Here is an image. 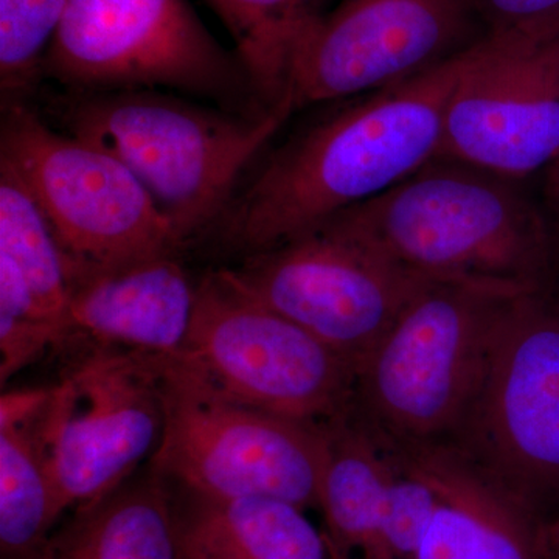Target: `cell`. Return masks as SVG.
<instances>
[{"mask_svg": "<svg viewBox=\"0 0 559 559\" xmlns=\"http://www.w3.org/2000/svg\"><path fill=\"white\" fill-rule=\"evenodd\" d=\"M70 0H0L2 103L27 102Z\"/></svg>", "mask_w": 559, "mask_h": 559, "instance_id": "cell-22", "label": "cell"}, {"mask_svg": "<svg viewBox=\"0 0 559 559\" xmlns=\"http://www.w3.org/2000/svg\"><path fill=\"white\" fill-rule=\"evenodd\" d=\"M473 47L415 79L347 98L290 135L238 189L201 245L234 261L263 252L436 160L444 110Z\"/></svg>", "mask_w": 559, "mask_h": 559, "instance_id": "cell-1", "label": "cell"}, {"mask_svg": "<svg viewBox=\"0 0 559 559\" xmlns=\"http://www.w3.org/2000/svg\"><path fill=\"white\" fill-rule=\"evenodd\" d=\"M377 440L436 491V511L417 559H554L547 521L457 448L444 441Z\"/></svg>", "mask_w": 559, "mask_h": 559, "instance_id": "cell-14", "label": "cell"}, {"mask_svg": "<svg viewBox=\"0 0 559 559\" xmlns=\"http://www.w3.org/2000/svg\"><path fill=\"white\" fill-rule=\"evenodd\" d=\"M43 80L68 91L170 90L235 112H278L189 0H70Z\"/></svg>", "mask_w": 559, "mask_h": 559, "instance_id": "cell-6", "label": "cell"}, {"mask_svg": "<svg viewBox=\"0 0 559 559\" xmlns=\"http://www.w3.org/2000/svg\"><path fill=\"white\" fill-rule=\"evenodd\" d=\"M473 5L487 36L559 35V0H473Z\"/></svg>", "mask_w": 559, "mask_h": 559, "instance_id": "cell-25", "label": "cell"}, {"mask_svg": "<svg viewBox=\"0 0 559 559\" xmlns=\"http://www.w3.org/2000/svg\"><path fill=\"white\" fill-rule=\"evenodd\" d=\"M164 399V436L150 465L176 488L204 498H274L319 509L330 426L231 400L180 356L165 364Z\"/></svg>", "mask_w": 559, "mask_h": 559, "instance_id": "cell-7", "label": "cell"}, {"mask_svg": "<svg viewBox=\"0 0 559 559\" xmlns=\"http://www.w3.org/2000/svg\"><path fill=\"white\" fill-rule=\"evenodd\" d=\"M487 36L473 0H336L290 58V116L415 79Z\"/></svg>", "mask_w": 559, "mask_h": 559, "instance_id": "cell-12", "label": "cell"}, {"mask_svg": "<svg viewBox=\"0 0 559 559\" xmlns=\"http://www.w3.org/2000/svg\"><path fill=\"white\" fill-rule=\"evenodd\" d=\"M516 297L430 282L356 367L348 418L389 443L450 440Z\"/></svg>", "mask_w": 559, "mask_h": 559, "instance_id": "cell-4", "label": "cell"}, {"mask_svg": "<svg viewBox=\"0 0 559 559\" xmlns=\"http://www.w3.org/2000/svg\"><path fill=\"white\" fill-rule=\"evenodd\" d=\"M0 255L7 257L16 266L39 310L62 331L69 305L64 259L31 191L16 173L2 162Z\"/></svg>", "mask_w": 559, "mask_h": 559, "instance_id": "cell-21", "label": "cell"}, {"mask_svg": "<svg viewBox=\"0 0 559 559\" xmlns=\"http://www.w3.org/2000/svg\"><path fill=\"white\" fill-rule=\"evenodd\" d=\"M175 491L183 559H329L325 536L294 503Z\"/></svg>", "mask_w": 559, "mask_h": 559, "instance_id": "cell-17", "label": "cell"}, {"mask_svg": "<svg viewBox=\"0 0 559 559\" xmlns=\"http://www.w3.org/2000/svg\"><path fill=\"white\" fill-rule=\"evenodd\" d=\"M0 162L36 201L70 283L186 246L150 191L112 154L58 130L27 102L2 103Z\"/></svg>", "mask_w": 559, "mask_h": 559, "instance_id": "cell-5", "label": "cell"}, {"mask_svg": "<svg viewBox=\"0 0 559 559\" xmlns=\"http://www.w3.org/2000/svg\"><path fill=\"white\" fill-rule=\"evenodd\" d=\"M546 532L551 558L559 559V511L547 521Z\"/></svg>", "mask_w": 559, "mask_h": 559, "instance_id": "cell-27", "label": "cell"}, {"mask_svg": "<svg viewBox=\"0 0 559 559\" xmlns=\"http://www.w3.org/2000/svg\"><path fill=\"white\" fill-rule=\"evenodd\" d=\"M390 460L384 447L353 419L329 428V455L319 492L330 559H362L384 498Z\"/></svg>", "mask_w": 559, "mask_h": 559, "instance_id": "cell-19", "label": "cell"}, {"mask_svg": "<svg viewBox=\"0 0 559 559\" xmlns=\"http://www.w3.org/2000/svg\"><path fill=\"white\" fill-rule=\"evenodd\" d=\"M72 511L35 559H183L175 487L150 462Z\"/></svg>", "mask_w": 559, "mask_h": 559, "instance_id": "cell-16", "label": "cell"}, {"mask_svg": "<svg viewBox=\"0 0 559 559\" xmlns=\"http://www.w3.org/2000/svg\"><path fill=\"white\" fill-rule=\"evenodd\" d=\"M546 200L555 215L559 213V159L546 171Z\"/></svg>", "mask_w": 559, "mask_h": 559, "instance_id": "cell-26", "label": "cell"}, {"mask_svg": "<svg viewBox=\"0 0 559 559\" xmlns=\"http://www.w3.org/2000/svg\"><path fill=\"white\" fill-rule=\"evenodd\" d=\"M557 218H558V223H559V213H557Z\"/></svg>", "mask_w": 559, "mask_h": 559, "instance_id": "cell-28", "label": "cell"}, {"mask_svg": "<svg viewBox=\"0 0 559 559\" xmlns=\"http://www.w3.org/2000/svg\"><path fill=\"white\" fill-rule=\"evenodd\" d=\"M384 450L390 460L388 484L377 528L362 559H417L436 511V491L399 455L388 447Z\"/></svg>", "mask_w": 559, "mask_h": 559, "instance_id": "cell-23", "label": "cell"}, {"mask_svg": "<svg viewBox=\"0 0 559 559\" xmlns=\"http://www.w3.org/2000/svg\"><path fill=\"white\" fill-rule=\"evenodd\" d=\"M179 356L224 395L278 417L331 426L352 412L356 367L242 289L223 266L198 278Z\"/></svg>", "mask_w": 559, "mask_h": 559, "instance_id": "cell-8", "label": "cell"}, {"mask_svg": "<svg viewBox=\"0 0 559 559\" xmlns=\"http://www.w3.org/2000/svg\"><path fill=\"white\" fill-rule=\"evenodd\" d=\"M223 267L355 367L430 283L390 260L341 215Z\"/></svg>", "mask_w": 559, "mask_h": 559, "instance_id": "cell-11", "label": "cell"}, {"mask_svg": "<svg viewBox=\"0 0 559 559\" xmlns=\"http://www.w3.org/2000/svg\"><path fill=\"white\" fill-rule=\"evenodd\" d=\"M337 215L390 260L430 282L509 296L546 290L554 246L518 180L436 159Z\"/></svg>", "mask_w": 559, "mask_h": 559, "instance_id": "cell-3", "label": "cell"}, {"mask_svg": "<svg viewBox=\"0 0 559 559\" xmlns=\"http://www.w3.org/2000/svg\"><path fill=\"white\" fill-rule=\"evenodd\" d=\"M198 280L182 255H162L70 283L55 353L112 348L175 358L189 337Z\"/></svg>", "mask_w": 559, "mask_h": 559, "instance_id": "cell-15", "label": "cell"}, {"mask_svg": "<svg viewBox=\"0 0 559 559\" xmlns=\"http://www.w3.org/2000/svg\"><path fill=\"white\" fill-rule=\"evenodd\" d=\"M549 521L559 511V304L511 301L484 377L450 440Z\"/></svg>", "mask_w": 559, "mask_h": 559, "instance_id": "cell-10", "label": "cell"}, {"mask_svg": "<svg viewBox=\"0 0 559 559\" xmlns=\"http://www.w3.org/2000/svg\"><path fill=\"white\" fill-rule=\"evenodd\" d=\"M60 334V326L39 310L16 266L0 255V384L53 352Z\"/></svg>", "mask_w": 559, "mask_h": 559, "instance_id": "cell-24", "label": "cell"}, {"mask_svg": "<svg viewBox=\"0 0 559 559\" xmlns=\"http://www.w3.org/2000/svg\"><path fill=\"white\" fill-rule=\"evenodd\" d=\"M226 25L260 100L290 117L285 106L290 58L308 28L333 0H205Z\"/></svg>", "mask_w": 559, "mask_h": 559, "instance_id": "cell-20", "label": "cell"}, {"mask_svg": "<svg viewBox=\"0 0 559 559\" xmlns=\"http://www.w3.org/2000/svg\"><path fill=\"white\" fill-rule=\"evenodd\" d=\"M522 180L559 159V35L485 36L444 110L439 157Z\"/></svg>", "mask_w": 559, "mask_h": 559, "instance_id": "cell-13", "label": "cell"}, {"mask_svg": "<svg viewBox=\"0 0 559 559\" xmlns=\"http://www.w3.org/2000/svg\"><path fill=\"white\" fill-rule=\"evenodd\" d=\"M49 388L0 399V555L35 559L57 525L39 417Z\"/></svg>", "mask_w": 559, "mask_h": 559, "instance_id": "cell-18", "label": "cell"}, {"mask_svg": "<svg viewBox=\"0 0 559 559\" xmlns=\"http://www.w3.org/2000/svg\"><path fill=\"white\" fill-rule=\"evenodd\" d=\"M61 358L39 417L58 521L153 457L164 436L168 356L84 348Z\"/></svg>", "mask_w": 559, "mask_h": 559, "instance_id": "cell-9", "label": "cell"}, {"mask_svg": "<svg viewBox=\"0 0 559 559\" xmlns=\"http://www.w3.org/2000/svg\"><path fill=\"white\" fill-rule=\"evenodd\" d=\"M44 98V119L112 154L143 183L186 250L207 237L240 189L242 173L289 120L153 90H62Z\"/></svg>", "mask_w": 559, "mask_h": 559, "instance_id": "cell-2", "label": "cell"}]
</instances>
